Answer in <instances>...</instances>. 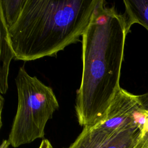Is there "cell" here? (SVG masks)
Segmentation results:
<instances>
[{"label": "cell", "instance_id": "obj_1", "mask_svg": "<svg viewBox=\"0 0 148 148\" xmlns=\"http://www.w3.org/2000/svg\"><path fill=\"white\" fill-rule=\"evenodd\" d=\"M127 35L125 18L99 0L82 35V76L75 110L80 126L89 127L105 116L121 87L120 78Z\"/></svg>", "mask_w": 148, "mask_h": 148}, {"label": "cell", "instance_id": "obj_2", "mask_svg": "<svg viewBox=\"0 0 148 148\" xmlns=\"http://www.w3.org/2000/svg\"><path fill=\"white\" fill-rule=\"evenodd\" d=\"M99 0H26L8 29L16 60L28 61L53 56L80 41Z\"/></svg>", "mask_w": 148, "mask_h": 148}, {"label": "cell", "instance_id": "obj_3", "mask_svg": "<svg viewBox=\"0 0 148 148\" xmlns=\"http://www.w3.org/2000/svg\"><path fill=\"white\" fill-rule=\"evenodd\" d=\"M18 106L8 139L13 147L43 138L48 120L59 104L52 88L31 76L24 66L16 78Z\"/></svg>", "mask_w": 148, "mask_h": 148}, {"label": "cell", "instance_id": "obj_4", "mask_svg": "<svg viewBox=\"0 0 148 148\" xmlns=\"http://www.w3.org/2000/svg\"><path fill=\"white\" fill-rule=\"evenodd\" d=\"M140 130L138 124L115 128L99 122L84 127L75 141L64 148H133Z\"/></svg>", "mask_w": 148, "mask_h": 148}, {"label": "cell", "instance_id": "obj_5", "mask_svg": "<svg viewBox=\"0 0 148 148\" xmlns=\"http://www.w3.org/2000/svg\"><path fill=\"white\" fill-rule=\"evenodd\" d=\"M0 20V91L1 94H5L8 88L9 65L12 59L15 58V54L10 44L8 28L1 16Z\"/></svg>", "mask_w": 148, "mask_h": 148}, {"label": "cell", "instance_id": "obj_6", "mask_svg": "<svg viewBox=\"0 0 148 148\" xmlns=\"http://www.w3.org/2000/svg\"><path fill=\"white\" fill-rule=\"evenodd\" d=\"M123 2L125 6L123 16L127 34L131 27L135 23L148 30V0H125Z\"/></svg>", "mask_w": 148, "mask_h": 148}, {"label": "cell", "instance_id": "obj_7", "mask_svg": "<svg viewBox=\"0 0 148 148\" xmlns=\"http://www.w3.org/2000/svg\"><path fill=\"white\" fill-rule=\"evenodd\" d=\"M26 0H1L0 16L9 29L17 20Z\"/></svg>", "mask_w": 148, "mask_h": 148}, {"label": "cell", "instance_id": "obj_8", "mask_svg": "<svg viewBox=\"0 0 148 148\" xmlns=\"http://www.w3.org/2000/svg\"><path fill=\"white\" fill-rule=\"evenodd\" d=\"M133 148H148V117Z\"/></svg>", "mask_w": 148, "mask_h": 148}, {"label": "cell", "instance_id": "obj_9", "mask_svg": "<svg viewBox=\"0 0 148 148\" xmlns=\"http://www.w3.org/2000/svg\"><path fill=\"white\" fill-rule=\"evenodd\" d=\"M138 97L142 108L148 112V92L142 95H139Z\"/></svg>", "mask_w": 148, "mask_h": 148}, {"label": "cell", "instance_id": "obj_10", "mask_svg": "<svg viewBox=\"0 0 148 148\" xmlns=\"http://www.w3.org/2000/svg\"><path fill=\"white\" fill-rule=\"evenodd\" d=\"M38 148H54L51 142L46 139L42 140Z\"/></svg>", "mask_w": 148, "mask_h": 148}]
</instances>
